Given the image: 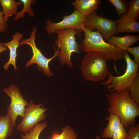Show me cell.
Returning <instances> with one entry per match:
<instances>
[{"mask_svg": "<svg viewBox=\"0 0 139 139\" xmlns=\"http://www.w3.org/2000/svg\"><path fill=\"white\" fill-rule=\"evenodd\" d=\"M132 54L134 57L133 60L135 63L139 64V46L129 47L127 51Z\"/></svg>", "mask_w": 139, "mask_h": 139, "instance_id": "obj_26", "label": "cell"}, {"mask_svg": "<svg viewBox=\"0 0 139 139\" xmlns=\"http://www.w3.org/2000/svg\"><path fill=\"white\" fill-rule=\"evenodd\" d=\"M106 119L108 121V124L100 137L105 138H112L114 132L121 123V121L118 116L112 114H110Z\"/></svg>", "mask_w": 139, "mask_h": 139, "instance_id": "obj_16", "label": "cell"}, {"mask_svg": "<svg viewBox=\"0 0 139 139\" xmlns=\"http://www.w3.org/2000/svg\"><path fill=\"white\" fill-rule=\"evenodd\" d=\"M108 56L105 53L92 51L86 52L83 58L81 70L84 79L92 82L103 81L107 76Z\"/></svg>", "mask_w": 139, "mask_h": 139, "instance_id": "obj_3", "label": "cell"}, {"mask_svg": "<svg viewBox=\"0 0 139 139\" xmlns=\"http://www.w3.org/2000/svg\"><path fill=\"white\" fill-rule=\"evenodd\" d=\"M128 2V7L126 15L131 19L136 21L139 15V0H131Z\"/></svg>", "mask_w": 139, "mask_h": 139, "instance_id": "obj_22", "label": "cell"}, {"mask_svg": "<svg viewBox=\"0 0 139 139\" xmlns=\"http://www.w3.org/2000/svg\"><path fill=\"white\" fill-rule=\"evenodd\" d=\"M116 8L119 17L127 13L128 7V2L124 0H108Z\"/></svg>", "mask_w": 139, "mask_h": 139, "instance_id": "obj_23", "label": "cell"}, {"mask_svg": "<svg viewBox=\"0 0 139 139\" xmlns=\"http://www.w3.org/2000/svg\"><path fill=\"white\" fill-rule=\"evenodd\" d=\"M37 32L36 27L33 26L30 33L29 37L27 39L22 40L20 41V45L27 44L31 47L32 50L33 56L31 59L28 61L25 65V67H28L33 64H37V66L39 71H43L44 74H46L48 77L52 76L54 73L51 72L49 67L50 62L56 57L58 56L59 50H56L54 46H53L55 50L54 55L52 57L47 58L42 54L40 50L37 47L35 42L36 34Z\"/></svg>", "mask_w": 139, "mask_h": 139, "instance_id": "obj_6", "label": "cell"}, {"mask_svg": "<svg viewBox=\"0 0 139 139\" xmlns=\"http://www.w3.org/2000/svg\"><path fill=\"white\" fill-rule=\"evenodd\" d=\"M100 0H76L72 3L75 10L86 16L99 8Z\"/></svg>", "mask_w": 139, "mask_h": 139, "instance_id": "obj_12", "label": "cell"}, {"mask_svg": "<svg viewBox=\"0 0 139 139\" xmlns=\"http://www.w3.org/2000/svg\"><path fill=\"white\" fill-rule=\"evenodd\" d=\"M55 33L58 35L55 44L59 50V62L62 65L65 64L72 68L73 64L71 60L72 53L81 52L75 38L76 34L80 35V32L75 29L68 28L58 30Z\"/></svg>", "mask_w": 139, "mask_h": 139, "instance_id": "obj_4", "label": "cell"}, {"mask_svg": "<svg viewBox=\"0 0 139 139\" xmlns=\"http://www.w3.org/2000/svg\"><path fill=\"white\" fill-rule=\"evenodd\" d=\"M8 49L7 48L3 46V43L0 42V54L4 51H6Z\"/></svg>", "mask_w": 139, "mask_h": 139, "instance_id": "obj_28", "label": "cell"}, {"mask_svg": "<svg viewBox=\"0 0 139 139\" xmlns=\"http://www.w3.org/2000/svg\"><path fill=\"white\" fill-rule=\"evenodd\" d=\"M0 3L2 8L3 17L6 22L9 17L16 14L18 6L23 4L20 1L17 2L14 0H0Z\"/></svg>", "mask_w": 139, "mask_h": 139, "instance_id": "obj_15", "label": "cell"}, {"mask_svg": "<svg viewBox=\"0 0 139 139\" xmlns=\"http://www.w3.org/2000/svg\"><path fill=\"white\" fill-rule=\"evenodd\" d=\"M139 40L138 35H126L121 37L112 36L107 41L108 43L126 51L127 49Z\"/></svg>", "mask_w": 139, "mask_h": 139, "instance_id": "obj_14", "label": "cell"}, {"mask_svg": "<svg viewBox=\"0 0 139 139\" xmlns=\"http://www.w3.org/2000/svg\"><path fill=\"white\" fill-rule=\"evenodd\" d=\"M125 139H139V124L129 126Z\"/></svg>", "mask_w": 139, "mask_h": 139, "instance_id": "obj_25", "label": "cell"}, {"mask_svg": "<svg viewBox=\"0 0 139 139\" xmlns=\"http://www.w3.org/2000/svg\"><path fill=\"white\" fill-rule=\"evenodd\" d=\"M132 99L139 105V73H138L132 84L128 88Z\"/></svg>", "mask_w": 139, "mask_h": 139, "instance_id": "obj_21", "label": "cell"}, {"mask_svg": "<svg viewBox=\"0 0 139 139\" xmlns=\"http://www.w3.org/2000/svg\"><path fill=\"white\" fill-rule=\"evenodd\" d=\"M24 34L21 33L17 32L12 35V39L10 41L3 43V45L8 47L10 50V58L8 61L3 66L4 69L7 70L10 64H12L14 67L15 72L18 69L16 66V60L17 56L16 51L21 39L23 37Z\"/></svg>", "mask_w": 139, "mask_h": 139, "instance_id": "obj_11", "label": "cell"}, {"mask_svg": "<svg viewBox=\"0 0 139 139\" xmlns=\"http://www.w3.org/2000/svg\"><path fill=\"white\" fill-rule=\"evenodd\" d=\"M95 139H102L99 136H97L95 137Z\"/></svg>", "mask_w": 139, "mask_h": 139, "instance_id": "obj_29", "label": "cell"}, {"mask_svg": "<svg viewBox=\"0 0 139 139\" xmlns=\"http://www.w3.org/2000/svg\"><path fill=\"white\" fill-rule=\"evenodd\" d=\"M117 21L99 16L95 11L86 16L84 27L91 31L97 29L105 40L114 36L117 30Z\"/></svg>", "mask_w": 139, "mask_h": 139, "instance_id": "obj_9", "label": "cell"}, {"mask_svg": "<svg viewBox=\"0 0 139 139\" xmlns=\"http://www.w3.org/2000/svg\"><path fill=\"white\" fill-rule=\"evenodd\" d=\"M124 58L126 63V68L125 73L121 75L116 76L108 72L107 79L101 83L110 92L125 91L132 84L138 73L139 64L131 59L127 51Z\"/></svg>", "mask_w": 139, "mask_h": 139, "instance_id": "obj_5", "label": "cell"}, {"mask_svg": "<svg viewBox=\"0 0 139 139\" xmlns=\"http://www.w3.org/2000/svg\"><path fill=\"white\" fill-rule=\"evenodd\" d=\"M2 11H0V32H6L8 28V26L4 18Z\"/></svg>", "mask_w": 139, "mask_h": 139, "instance_id": "obj_27", "label": "cell"}, {"mask_svg": "<svg viewBox=\"0 0 139 139\" xmlns=\"http://www.w3.org/2000/svg\"><path fill=\"white\" fill-rule=\"evenodd\" d=\"M62 129L60 133L54 134L51 139H77V134L70 126H66Z\"/></svg>", "mask_w": 139, "mask_h": 139, "instance_id": "obj_19", "label": "cell"}, {"mask_svg": "<svg viewBox=\"0 0 139 139\" xmlns=\"http://www.w3.org/2000/svg\"><path fill=\"white\" fill-rule=\"evenodd\" d=\"M42 105L43 104L36 105L32 100L30 101L29 105L25 108L22 121L17 126V130L22 133L29 132L36 124L45 120L47 108Z\"/></svg>", "mask_w": 139, "mask_h": 139, "instance_id": "obj_8", "label": "cell"}, {"mask_svg": "<svg viewBox=\"0 0 139 139\" xmlns=\"http://www.w3.org/2000/svg\"><path fill=\"white\" fill-rule=\"evenodd\" d=\"M23 4V8L20 11L17 12L15 15L14 20L16 21L20 18L24 17L25 13H28L30 16L33 18L34 16V13L31 7V4H34L36 2V0H20Z\"/></svg>", "mask_w": 139, "mask_h": 139, "instance_id": "obj_20", "label": "cell"}, {"mask_svg": "<svg viewBox=\"0 0 139 139\" xmlns=\"http://www.w3.org/2000/svg\"><path fill=\"white\" fill-rule=\"evenodd\" d=\"M105 95L109 105L107 111L110 114L118 116L125 128L135 125V118L139 115V106L131 97L128 88Z\"/></svg>", "mask_w": 139, "mask_h": 139, "instance_id": "obj_1", "label": "cell"}, {"mask_svg": "<svg viewBox=\"0 0 139 139\" xmlns=\"http://www.w3.org/2000/svg\"><path fill=\"white\" fill-rule=\"evenodd\" d=\"M14 126L6 115H0V139H7L12 134Z\"/></svg>", "mask_w": 139, "mask_h": 139, "instance_id": "obj_17", "label": "cell"}, {"mask_svg": "<svg viewBox=\"0 0 139 139\" xmlns=\"http://www.w3.org/2000/svg\"><path fill=\"white\" fill-rule=\"evenodd\" d=\"M84 38L79 44L80 50L86 52L95 51L106 53L108 59L116 61L123 59L126 51L106 42L100 31H91L84 26L81 29Z\"/></svg>", "mask_w": 139, "mask_h": 139, "instance_id": "obj_2", "label": "cell"}, {"mask_svg": "<svg viewBox=\"0 0 139 139\" xmlns=\"http://www.w3.org/2000/svg\"><path fill=\"white\" fill-rule=\"evenodd\" d=\"M127 134L123 124L121 123L114 132L112 139H125Z\"/></svg>", "mask_w": 139, "mask_h": 139, "instance_id": "obj_24", "label": "cell"}, {"mask_svg": "<svg viewBox=\"0 0 139 139\" xmlns=\"http://www.w3.org/2000/svg\"><path fill=\"white\" fill-rule=\"evenodd\" d=\"M117 30L116 33L119 34L123 32H139V22L131 19L126 14L122 15L117 21Z\"/></svg>", "mask_w": 139, "mask_h": 139, "instance_id": "obj_13", "label": "cell"}, {"mask_svg": "<svg viewBox=\"0 0 139 139\" xmlns=\"http://www.w3.org/2000/svg\"><path fill=\"white\" fill-rule=\"evenodd\" d=\"M86 16L76 10L71 14L64 16L62 20L54 23L48 19L46 21L45 29L47 33L51 35L58 30L68 28L75 29L80 33L83 31L82 28L84 26Z\"/></svg>", "mask_w": 139, "mask_h": 139, "instance_id": "obj_10", "label": "cell"}, {"mask_svg": "<svg viewBox=\"0 0 139 139\" xmlns=\"http://www.w3.org/2000/svg\"><path fill=\"white\" fill-rule=\"evenodd\" d=\"M47 126L46 122H39L35 126L31 131L25 133L24 134H21L20 136L22 139H39L40 134Z\"/></svg>", "mask_w": 139, "mask_h": 139, "instance_id": "obj_18", "label": "cell"}, {"mask_svg": "<svg viewBox=\"0 0 139 139\" xmlns=\"http://www.w3.org/2000/svg\"><path fill=\"white\" fill-rule=\"evenodd\" d=\"M2 91L9 96L11 99L10 105L7 107V115L10 119L14 127L16 126V120L19 116L23 119L25 107L28 103L23 98L18 87L12 84L8 87L5 88Z\"/></svg>", "mask_w": 139, "mask_h": 139, "instance_id": "obj_7", "label": "cell"}]
</instances>
